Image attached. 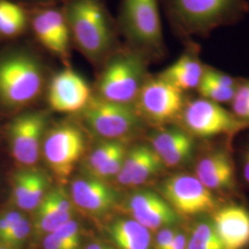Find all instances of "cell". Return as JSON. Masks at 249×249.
<instances>
[{
    "label": "cell",
    "mask_w": 249,
    "mask_h": 249,
    "mask_svg": "<svg viewBox=\"0 0 249 249\" xmlns=\"http://www.w3.org/2000/svg\"><path fill=\"white\" fill-rule=\"evenodd\" d=\"M62 9L72 45L94 66L102 67L121 47L117 23L105 0H67Z\"/></svg>",
    "instance_id": "1"
},
{
    "label": "cell",
    "mask_w": 249,
    "mask_h": 249,
    "mask_svg": "<svg viewBox=\"0 0 249 249\" xmlns=\"http://www.w3.org/2000/svg\"><path fill=\"white\" fill-rule=\"evenodd\" d=\"M173 33L184 44L240 21L248 0H160Z\"/></svg>",
    "instance_id": "2"
},
{
    "label": "cell",
    "mask_w": 249,
    "mask_h": 249,
    "mask_svg": "<svg viewBox=\"0 0 249 249\" xmlns=\"http://www.w3.org/2000/svg\"><path fill=\"white\" fill-rule=\"evenodd\" d=\"M116 23L119 36L124 39L123 45L149 62L161 59L167 53L160 0H122Z\"/></svg>",
    "instance_id": "3"
},
{
    "label": "cell",
    "mask_w": 249,
    "mask_h": 249,
    "mask_svg": "<svg viewBox=\"0 0 249 249\" xmlns=\"http://www.w3.org/2000/svg\"><path fill=\"white\" fill-rule=\"evenodd\" d=\"M45 65L33 52L21 50L0 58V103L18 108L36 101L45 86Z\"/></svg>",
    "instance_id": "4"
},
{
    "label": "cell",
    "mask_w": 249,
    "mask_h": 249,
    "mask_svg": "<svg viewBox=\"0 0 249 249\" xmlns=\"http://www.w3.org/2000/svg\"><path fill=\"white\" fill-rule=\"evenodd\" d=\"M149 63L142 54L122 44L101 67L98 96L115 103L132 105L148 79Z\"/></svg>",
    "instance_id": "5"
},
{
    "label": "cell",
    "mask_w": 249,
    "mask_h": 249,
    "mask_svg": "<svg viewBox=\"0 0 249 249\" xmlns=\"http://www.w3.org/2000/svg\"><path fill=\"white\" fill-rule=\"evenodd\" d=\"M81 113L91 130L112 141L133 132L142 121L132 105L107 101L98 95L91 97Z\"/></svg>",
    "instance_id": "6"
},
{
    "label": "cell",
    "mask_w": 249,
    "mask_h": 249,
    "mask_svg": "<svg viewBox=\"0 0 249 249\" xmlns=\"http://www.w3.org/2000/svg\"><path fill=\"white\" fill-rule=\"evenodd\" d=\"M85 150L80 127L71 123L57 124L44 139V157L53 175L61 181L71 177Z\"/></svg>",
    "instance_id": "7"
},
{
    "label": "cell",
    "mask_w": 249,
    "mask_h": 249,
    "mask_svg": "<svg viewBox=\"0 0 249 249\" xmlns=\"http://www.w3.org/2000/svg\"><path fill=\"white\" fill-rule=\"evenodd\" d=\"M183 91L159 76L148 78L136 99L139 115L156 124H164L181 116L186 105Z\"/></svg>",
    "instance_id": "8"
},
{
    "label": "cell",
    "mask_w": 249,
    "mask_h": 249,
    "mask_svg": "<svg viewBox=\"0 0 249 249\" xmlns=\"http://www.w3.org/2000/svg\"><path fill=\"white\" fill-rule=\"evenodd\" d=\"M160 193L178 215L207 213L217 208L213 192L195 176L180 174L170 177L161 183Z\"/></svg>",
    "instance_id": "9"
},
{
    "label": "cell",
    "mask_w": 249,
    "mask_h": 249,
    "mask_svg": "<svg viewBox=\"0 0 249 249\" xmlns=\"http://www.w3.org/2000/svg\"><path fill=\"white\" fill-rule=\"evenodd\" d=\"M181 116L189 132L202 138L237 132L249 124L221 105L204 98L186 102Z\"/></svg>",
    "instance_id": "10"
},
{
    "label": "cell",
    "mask_w": 249,
    "mask_h": 249,
    "mask_svg": "<svg viewBox=\"0 0 249 249\" xmlns=\"http://www.w3.org/2000/svg\"><path fill=\"white\" fill-rule=\"evenodd\" d=\"M30 24L38 43L69 67L71 37L62 8L38 7L30 18Z\"/></svg>",
    "instance_id": "11"
},
{
    "label": "cell",
    "mask_w": 249,
    "mask_h": 249,
    "mask_svg": "<svg viewBox=\"0 0 249 249\" xmlns=\"http://www.w3.org/2000/svg\"><path fill=\"white\" fill-rule=\"evenodd\" d=\"M47 124L44 112H29L15 117L9 126V144L13 158L32 167L40 157Z\"/></svg>",
    "instance_id": "12"
},
{
    "label": "cell",
    "mask_w": 249,
    "mask_h": 249,
    "mask_svg": "<svg viewBox=\"0 0 249 249\" xmlns=\"http://www.w3.org/2000/svg\"><path fill=\"white\" fill-rule=\"evenodd\" d=\"M91 97L87 81L70 67L55 73L48 85L49 107L58 113L81 112L87 107Z\"/></svg>",
    "instance_id": "13"
},
{
    "label": "cell",
    "mask_w": 249,
    "mask_h": 249,
    "mask_svg": "<svg viewBox=\"0 0 249 249\" xmlns=\"http://www.w3.org/2000/svg\"><path fill=\"white\" fill-rule=\"evenodd\" d=\"M126 209L132 219L148 230L170 227L179 220L178 214L169 203L151 190L136 191L128 197Z\"/></svg>",
    "instance_id": "14"
},
{
    "label": "cell",
    "mask_w": 249,
    "mask_h": 249,
    "mask_svg": "<svg viewBox=\"0 0 249 249\" xmlns=\"http://www.w3.org/2000/svg\"><path fill=\"white\" fill-rule=\"evenodd\" d=\"M71 199L73 204L88 213L103 214L115 208L118 195L105 180L89 177L72 182Z\"/></svg>",
    "instance_id": "15"
},
{
    "label": "cell",
    "mask_w": 249,
    "mask_h": 249,
    "mask_svg": "<svg viewBox=\"0 0 249 249\" xmlns=\"http://www.w3.org/2000/svg\"><path fill=\"white\" fill-rule=\"evenodd\" d=\"M185 45L178 59L158 75L183 92L197 89L206 68L200 59V47L195 40Z\"/></svg>",
    "instance_id": "16"
},
{
    "label": "cell",
    "mask_w": 249,
    "mask_h": 249,
    "mask_svg": "<svg viewBox=\"0 0 249 249\" xmlns=\"http://www.w3.org/2000/svg\"><path fill=\"white\" fill-rule=\"evenodd\" d=\"M214 230L223 249H244L249 245V212L239 205H230L213 213Z\"/></svg>",
    "instance_id": "17"
},
{
    "label": "cell",
    "mask_w": 249,
    "mask_h": 249,
    "mask_svg": "<svg viewBox=\"0 0 249 249\" xmlns=\"http://www.w3.org/2000/svg\"><path fill=\"white\" fill-rule=\"evenodd\" d=\"M163 166V162L151 147L137 145L126 151L116 179L122 186L137 187L158 174Z\"/></svg>",
    "instance_id": "18"
},
{
    "label": "cell",
    "mask_w": 249,
    "mask_h": 249,
    "mask_svg": "<svg viewBox=\"0 0 249 249\" xmlns=\"http://www.w3.org/2000/svg\"><path fill=\"white\" fill-rule=\"evenodd\" d=\"M151 148L165 166L175 167L187 161L194 151L190 135L181 129H166L151 137Z\"/></svg>",
    "instance_id": "19"
},
{
    "label": "cell",
    "mask_w": 249,
    "mask_h": 249,
    "mask_svg": "<svg viewBox=\"0 0 249 249\" xmlns=\"http://www.w3.org/2000/svg\"><path fill=\"white\" fill-rule=\"evenodd\" d=\"M196 177L211 191L229 189L234 185V169L230 156L223 151L211 153L196 164Z\"/></svg>",
    "instance_id": "20"
},
{
    "label": "cell",
    "mask_w": 249,
    "mask_h": 249,
    "mask_svg": "<svg viewBox=\"0 0 249 249\" xmlns=\"http://www.w3.org/2000/svg\"><path fill=\"white\" fill-rule=\"evenodd\" d=\"M107 231L119 249H151L150 230L134 219H116Z\"/></svg>",
    "instance_id": "21"
},
{
    "label": "cell",
    "mask_w": 249,
    "mask_h": 249,
    "mask_svg": "<svg viewBox=\"0 0 249 249\" xmlns=\"http://www.w3.org/2000/svg\"><path fill=\"white\" fill-rule=\"evenodd\" d=\"M35 221L32 225L36 234L47 235L52 233L62 224L72 219L73 214L63 213L51 202L45 194L41 203L36 208Z\"/></svg>",
    "instance_id": "22"
},
{
    "label": "cell",
    "mask_w": 249,
    "mask_h": 249,
    "mask_svg": "<svg viewBox=\"0 0 249 249\" xmlns=\"http://www.w3.org/2000/svg\"><path fill=\"white\" fill-rule=\"evenodd\" d=\"M29 23L30 18L19 5L9 0H0V36H19Z\"/></svg>",
    "instance_id": "23"
},
{
    "label": "cell",
    "mask_w": 249,
    "mask_h": 249,
    "mask_svg": "<svg viewBox=\"0 0 249 249\" xmlns=\"http://www.w3.org/2000/svg\"><path fill=\"white\" fill-rule=\"evenodd\" d=\"M49 187L48 178L41 170L34 168L31 185L26 196L18 204V208L25 212H35L36 208L41 203Z\"/></svg>",
    "instance_id": "24"
},
{
    "label": "cell",
    "mask_w": 249,
    "mask_h": 249,
    "mask_svg": "<svg viewBox=\"0 0 249 249\" xmlns=\"http://www.w3.org/2000/svg\"><path fill=\"white\" fill-rule=\"evenodd\" d=\"M187 249H223V247L213 225L201 223L193 228L187 240Z\"/></svg>",
    "instance_id": "25"
},
{
    "label": "cell",
    "mask_w": 249,
    "mask_h": 249,
    "mask_svg": "<svg viewBox=\"0 0 249 249\" xmlns=\"http://www.w3.org/2000/svg\"><path fill=\"white\" fill-rule=\"evenodd\" d=\"M196 90L200 94L201 98L207 99L221 105L225 103H231L236 88H229L218 83L213 79H212L204 71L202 79Z\"/></svg>",
    "instance_id": "26"
},
{
    "label": "cell",
    "mask_w": 249,
    "mask_h": 249,
    "mask_svg": "<svg viewBox=\"0 0 249 249\" xmlns=\"http://www.w3.org/2000/svg\"><path fill=\"white\" fill-rule=\"evenodd\" d=\"M126 151L124 144L117 141L108 140V142L99 144L98 146L91 151L87 161L86 167L89 173L106 164L109 160H112L117 154Z\"/></svg>",
    "instance_id": "27"
},
{
    "label": "cell",
    "mask_w": 249,
    "mask_h": 249,
    "mask_svg": "<svg viewBox=\"0 0 249 249\" xmlns=\"http://www.w3.org/2000/svg\"><path fill=\"white\" fill-rule=\"evenodd\" d=\"M32 231V223L26 217L13 225L9 231L0 239V243L10 249H18L26 241Z\"/></svg>",
    "instance_id": "28"
},
{
    "label": "cell",
    "mask_w": 249,
    "mask_h": 249,
    "mask_svg": "<svg viewBox=\"0 0 249 249\" xmlns=\"http://www.w3.org/2000/svg\"><path fill=\"white\" fill-rule=\"evenodd\" d=\"M231 104V113L242 121L249 123V80L238 83Z\"/></svg>",
    "instance_id": "29"
},
{
    "label": "cell",
    "mask_w": 249,
    "mask_h": 249,
    "mask_svg": "<svg viewBox=\"0 0 249 249\" xmlns=\"http://www.w3.org/2000/svg\"><path fill=\"white\" fill-rule=\"evenodd\" d=\"M33 173L34 168L28 167L26 169L19 170L13 177L11 200L17 207L26 196L31 185Z\"/></svg>",
    "instance_id": "30"
},
{
    "label": "cell",
    "mask_w": 249,
    "mask_h": 249,
    "mask_svg": "<svg viewBox=\"0 0 249 249\" xmlns=\"http://www.w3.org/2000/svg\"><path fill=\"white\" fill-rule=\"evenodd\" d=\"M52 233L58 239L68 244L72 249H79L80 245V224L75 220L71 219Z\"/></svg>",
    "instance_id": "31"
},
{
    "label": "cell",
    "mask_w": 249,
    "mask_h": 249,
    "mask_svg": "<svg viewBox=\"0 0 249 249\" xmlns=\"http://www.w3.org/2000/svg\"><path fill=\"white\" fill-rule=\"evenodd\" d=\"M176 233H177V231H174L170 227H165V228L160 229L155 238V244H154L155 249H168Z\"/></svg>",
    "instance_id": "32"
},
{
    "label": "cell",
    "mask_w": 249,
    "mask_h": 249,
    "mask_svg": "<svg viewBox=\"0 0 249 249\" xmlns=\"http://www.w3.org/2000/svg\"><path fill=\"white\" fill-rule=\"evenodd\" d=\"M43 247L45 249H73L68 244L55 237L53 233L45 235Z\"/></svg>",
    "instance_id": "33"
},
{
    "label": "cell",
    "mask_w": 249,
    "mask_h": 249,
    "mask_svg": "<svg viewBox=\"0 0 249 249\" xmlns=\"http://www.w3.org/2000/svg\"><path fill=\"white\" fill-rule=\"evenodd\" d=\"M187 238L185 233L177 232L167 249H187Z\"/></svg>",
    "instance_id": "34"
},
{
    "label": "cell",
    "mask_w": 249,
    "mask_h": 249,
    "mask_svg": "<svg viewBox=\"0 0 249 249\" xmlns=\"http://www.w3.org/2000/svg\"><path fill=\"white\" fill-rule=\"evenodd\" d=\"M36 7H46V6H56L59 3H65L67 0H29Z\"/></svg>",
    "instance_id": "35"
},
{
    "label": "cell",
    "mask_w": 249,
    "mask_h": 249,
    "mask_svg": "<svg viewBox=\"0 0 249 249\" xmlns=\"http://www.w3.org/2000/svg\"><path fill=\"white\" fill-rule=\"evenodd\" d=\"M243 175L245 180L249 184V148L244 154L243 160Z\"/></svg>",
    "instance_id": "36"
},
{
    "label": "cell",
    "mask_w": 249,
    "mask_h": 249,
    "mask_svg": "<svg viewBox=\"0 0 249 249\" xmlns=\"http://www.w3.org/2000/svg\"><path fill=\"white\" fill-rule=\"evenodd\" d=\"M85 249H113L102 243H91Z\"/></svg>",
    "instance_id": "37"
},
{
    "label": "cell",
    "mask_w": 249,
    "mask_h": 249,
    "mask_svg": "<svg viewBox=\"0 0 249 249\" xmlns=\"http://www.w3.org/2000/svg\"><path fill=\"white\" fill-rule=\"evenodd\" d=\"M0 249H10L9 248H8L7 246H5V245H3L2 243H0Z\"/></svg>",
    "instance_id": "38"
}]
</instances>
